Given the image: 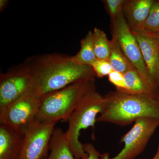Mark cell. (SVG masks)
I'll return each instance as SVG.
<instances>
[{
  "mask_svg": "<svg viewBox=\"0 0 159 159\" xmlns=\"http://www.w3.org/2000/svg\"><path fill=\"white\" fill-rule=\"evenodd\" d=\"M25 64L33 77V90L40 97L96 76L90 66L78 64L59 54L33 57Z\"/></svg>",
  "mask_w": 159,
  "mask_h": 159,
  "instance_id": "1",
  "label": "cell"
},
{
  "mask_svg": "<svg viewBox=\"0 0 159 159\" xmlns=\"http://www.w3.org/2000/svg\"><path fill=\"white\" fill-rule=\"evenodd\" d=\"M104 98V107L97 122L125 126L141 118L159 119V98L118 91L110 92Z\"/></svg>",
  "mask_w": 159,
  "mask_h": 159,
  "instance_id": "2",
  "label": "cell"
},
{
  "mask_svg": "<svg viewBox=\"0 0 159 159\" xmlns=\"http://www.w3.org/2000/svg\"><path fill=\"white\" fill-rule=\"evenodd\" d=\"M96 88L95 78L80 80L40 98L34 121L56 124L68 121L83 98Z\"/></svg>",
  "mask_w": 159,
  "mask_h": 159,
  "instance_id": "3",
  "label": "cell"
},
{
  "mask_svg": "<svg viewBox=\"0 0 159 159\" xmlns=\"http://www.w3.org/2000/svg\"><path fill=\"white\" fill-rule=\"evenodd\" d=\"M105 101L104 97L94 89L83 98L68 119L66 137L71 151L77 159L88 157L79 141L80 131L91 126L94 130L98 115L102 112Z\"/></svg>",
  "mask_w": 159,
  "mask_h": 159,
  "instance_id": "4",
  "label": "cell"
},
{
  "mask_svg": "<svg viewBox=\"0 0 159 159\" xmlns=\"http://www.w3.org/2000/svg\"><path fill=\"white\" fill-rule=\"evenodd\" d=\"M112 25V35L118 41L123 53L132 65L154 96L159 98V90L154 83L147 70L139 43L122 13Z\"/></svg>",
  "mask_w": 159,
  "mask_h": 159,
  "instance_id": "5",
  "label": "cell"
},
{
  "mask_svg": "<svg viewBox=\"0 0 159 159\" xmlns=\"http://www.w3.org/2000/svg\"><path fill=\"white\" fill-rule=\"evenodd\" d=\"M159 126V119L143 118L138 119L134 126L121 138L124 147L118 154L110 158L108 153L100 155L101 159H134L144 150L155 131Z\"/></svg>",
  "mask_w": 159,
  "mask_h": 159,
  "instance_id": "6",
  "label": "cell"
},
{
  "mask_svg": "<svg viewBox=\"0 0 159 159\" xmlns=\"http://www.w3.org/2000/svg\"><path fill=\"white\" fill-rule=\"evenodd\" d=\"M33 77L25 64L0 75V110L22 98L33 89Z\"/></svg>",
  "mask_w": 159,
  "mask_h": 159,
  "instance_id": "7",
  "label": "cell"
},
{
  "mask_svg": "<svg viewBox=\"0 0 159 159\" xmlns=\"http://www.w3.org/2000/svg\"><path fill=\"white\" fill-rule=\"evenodd\" d=\"M40 98L33 89L17 101L0 110V124L25 133L34 121Z\"/></svg>",
  "mask_w": 159,
  "mask_h": 159,
  "instance_id": "8",
  "label": "cell"
},
{
  "mask_svg": "<svg viewBox=\"0 0 159 159\" xmlns=\"http://www.w3.org/2000/svg\"><path fill=\"white\" fill-rule=\"evenodd\" d=\"M55 124L33 121L25 132L19 159H43L48 157Z\"/></svg>",
  "mask_w": 159,
  "mask_h": 159,
  "instance_id": "9",
  "label": "cell"
},
{
  "mask_svg": "<svg viewBox=\"0 0 159 159\" xmlns=\"http://www.w3.org/2000/svg\"><path fill=\"white\" fill-rule=\"evenodd\" d=\"M132 31L139 43L148 74L159 90V47L147 33Z\"/></svg>",
  "mask_w": 159,
  "mask_h": 159,
  "instance_id": "10",
  "label": "cell"
},
{
  "mask_svg": "<svg viewBox=\"0 0 159 159\" xmlns=\"http://www.w3.org/2000/svg\"><path fill=\"white\" fill-rule=\"evenodd\" d=\"M24 134L0 124V159H19Z\"/></svg>",
  "mask_w": 159,
  "mask_h": 159,
  "instance_id": "11",
  "label": "cell"
},
{
  "mask_svg": "<svg viewBox=\"0 0 159 159\" xmlns=\"http://www.w3.org/2000/svg\"><path fill=\"white\" fill-rule=\"evenodd\" d=\"M155 0H126L123 14L131 31H138L145 23Z\"/></svg>",
  "mask_w": 159,
  "mask_h": 159,
  "instance_id": "12",
  "label": "cell"
},
{
  "mask_svg": "<svg viewBox=\"0 0 159 159\" xmlns=\"http://www.w3.org/2000/svg\"><path fill=\"white\" fill-rule=\"evenodd\" d=\"M49 149L50 154L43 159H77L70 148L66 132L59 127L53 131Z\"/></svg>",
  "mask_w": 159,
  "mask_h": 159,
  "instance_id": "13",
  "label": "cell"
},
{
  "mask_svg": "<svg viewBox=\"0 0 159 159\" xmlns=\"http://www.w3.org/2000/svg\"><path fill=\"white\" fill-rule=\"evenodd\" d=\"M70 59L78 64L88 66L97 59L94 51L93 31H89L81 40L80 50L76 55L70 57Z\"/></svg>",
  "mask_w": 159,
  "mask_h": 159,
  "instance_id": "14",
  "label": "cell"
},
{
  "mask_svg": "<svg viewBox=\"0 0 159 159\" xmlns=\"http://www.w3.org/2000/svg\"><path fill=\"white\" fill-rule=\"evenodd\" d=\"M111 43V53L108 61L114 71L124 74L127 71L134 69L125 57L116 38L114 35H112Z\"/></svg>",
  "mask_w": 159,
  "mask_h": 159,
  "instance_id": "15",
  "label": "cell"
},
{
  "mask_svg": "<svg viewBox=\"0 0 159 159\" xmlns=\"http://www.w3.org/2000/svg\"><path fill=\"white\" fill-rule=\"evenodd\" d=\"M93 40L95 55L97 59L108 60L111 50V41L105 32L95 28L93 31Z\"/></svg>",
  "mask_w": 159,
  "mask_h": 159,
  "instance_id": "16",
  "label": "cell"
},
{
  "mask_svg": "<svg viewBox=\"0 0 159 159\" xmlns=\"http://www.w3.org/2000/svg\"><path fill=\"white\" fill-rule=\"evenodd\" d=\"M123 75L128 88V93L148 95L157 98L149 90L134 69L127 71Z\"/></svg>",
  "mask_w": 159,
  "mask_h": 159,
  "instance_id": "17",
  "label": "cell"
},
{
  "mask_svg": "<svg viewBox=\"0 0 159 159\" xmlns=\"http://www.w3.org/2000/svg\"><path fill=\"white\" fill-rule=\"evenodd\" d=\"M147 33L159 32V0H155L145 23L138 31Z\"/></svg>",
  "mask_w": 159,
  "mask_h": 159,
  "instance_id": "18",
  "label": "cell"
},
{
  "mask_svg": "<svg viewBox=\"0 0 159 159\" xmlns=\"http://www.w3.org/2000/svg\"><path fill=\"white\" fill-rule=\"evenodd\" d=\"M102 2L108 11L111 23L123 13V6L126 0H105Z\"/></svg>",
  "mask_w": 159,
  "mask_h": 159,
  "instance_id": "19",
  "label": "cell"
},
{
  "mask_svg": "<svg viewBox=\"0 0 159 159\" xmlns=\"http://www.w3.org/2000/svg\"><path fill=\"white\" fill-rule=\"evenodd\" d=\"M94 71L96 76L99 78H102L108 76L114 71L108 60L97 59L90 65Z\"/></svg>",
  "mask_w": 159,
  "mask_h": 159,
  "instance_id": "20",
  "label": "cell"
},
{
  "mask_svg": "<svg viewBox=\"0 0 159 159\" xmlns=\"http://www.w3.org/2000/svg\"><path fill=\"white\" fill-rule=\"evenodd\" d=\"M108 78L109 81L116 86L117 91L128 93V88L123 74L113 71L108 75Z\"/></svg>",
  "mask_w": 159,
  "mask_h": 159,
  "instance_id": "21",
  "label": "cell"
},
{
  "mask_svg": "<svg viewBox=\"0 0 159 159\" xmlns=\"http://www.w3.org/2000/svg\"><path fill=\"white\" fill-rule=\"evenodd\" d=\"M83 147L84 151L88 154V157L83 159H101V155L92 143L83 144Z\"/></svg>",
  "mask_w": 159,
  "mask_h": 159,
  "instance_id": "22",
  "label": "cell"
},
{
  "mask_svg": "<svg viewBox=\"0 0 159 159\" xmlns=\"http://www.w3.org/2000/svg\"><path fill=\"white\" fill-rule=\"evenodd\" d=\"M147 33L153 38L159 47V32L156 33Z\"/></svg>",
  "mask_w": 159,
  "mask_h": 159,
  "instance_id": "23",
  "label": "cell"
},
{
  "mask_svg": "<svg viewBox=\"0 0 159 159\" xmlns=\"http://www.w3.org/2000/svg\"><path fill=\"white\" fill-rule=\"evenodd\" d=\"M9 1L7 0H1L0 1V11L1 12L6 9V6L8 5Z\"/></svg>",
  "mask_w": 159,
  "mask_h": 159,
  "instance_id": "24",
  "label": "cell"
},
{
  "mask_svg": "<svg viewBox=\"0 0 159 159\" xmlns=\"http://www.w3.org/2000/svg\"><path fill=\"white\" fill-rule=\"evenodd\" d=\"M152 159H159V145L157 153H156L155 155L154 156Z\"/></svg>",
  "mask_w": 159,
  "mask_h": 159,
  "instance_id": "25",
  "label": "cell"
}]
</instances>
